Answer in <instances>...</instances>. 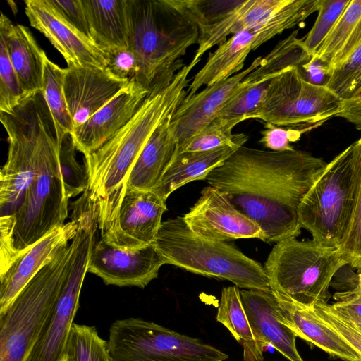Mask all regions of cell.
Segmentation results:
<instances>
[{"label":"cell","mask_w":361,"mask_h":361,"mask_svg":"<svg viewBox=\"0 0 361 361\" xmlns=\"http://www.w3.org/2000/svg\"><path fill=\"white\" fill-rule=\"evenodd\" d=\"M326 164L301 150L274 152L243 145L205 180L259 226L263 241L277 243L300 234V205Z\"/></svg>","instance_id":"obj_1"},{"label":"cell","mask_w":361,"mask_h":361,"mask_svg":"<svg viewBox=\"0 0 361 361\" xmlns=\"http://www.w3.org/2000/svg\"><path fill=\"white\" fill-rule=\"evenodd\" d=\"M195 67L185 65L169 83L150 90L125 126L98 149L84 155L86 190L97 208L101 235L116 222L130 172L141 151L187 97L189 75Z\"/></svg>","instance_id":"obj_2"},{"label":"cell","mask_w":361,"mask_h":361,"mask_svg":"<svg viewBox=\"0 0 361 361\" xmlns=\"http://www.w3.org/2000/svg\"><path fill=\"white\" fill-rule=\"evenodd\" d=\"M129 47L140 66L137 82L149 92L169 82L185 66L181 57L197 44L199 29L167 0H129Z\"/></svg>","instance_id":"obj_3"},{"label":"cell","mask_w":361,"mask_h":361,"mask_svg":"<svg viewBox=\"0 0 361 361\" xmlns=\"http://www.w3.org/2000/svg\"><path fill=\"white\" fill-rule=\"evenodd\" d=\"M152 244L164 264L232 282L238 288L270 290L264 267L233 245L193 233L183 216L161 222Z\"/></svg>","instance_id":"obj_4"},{"label":"cell","mask_w":361,"mask_h":361,"mask_svg":"<svg viewBox=\"0 0 361 361\" xmlns=\"http://www.w3.org/2000/svg\"><path fill=\"white\" fill-rule=\"evenodd\" d=\"M347 264L341 247L325 246L313 239L299 241L292 238L275 245L264 269L276 298L312 307L328 303L332 279Z\"/></svg>","instance_id":"obj_5"},{"label":"cell","mask_w":361,"mask_h":361,"mask_svg":"<svg viewBox=\"0 0 361 361\" xmlns=\"http://www.w3.org/2000/svg\"><path fill=\"white\" fill-rule=\"evenodd\" d=\"M51 118L42 92L0 112L8 142L7 160L0 171V217L14 215L23 203L37 173L42 136Z\"/></svg>","instance_id":"obj_6"},{"label":"cell","mask_w":361,"mask_h":361,"mask_svg":"<svg viewBox=\"0 0 361 361\" xmlns=\"http://www.w3.org/2000/svg\"><path fill=\"white\" fill-rule=\"evenodd\" d=\"M71 243L44 265L0 312V361H25L58 298L71 255Z\"/></svg>","instance_id":"obj_7"},{"label":"cell","mask_w":361,"mask_h":361,"mask_svg":"<svg viewBox=\"0 0 361 361\" xmlns=\"http://www.w3.org/2000/svg\"><path fill=\"white\" fill-rule=\"evenodd\" d=\"M59 152L51 118L42 136L37 173L14 214L13 240L18 257L51 231L66 224L69 197L61 173Z\"/></svg>","instance_id":"obj_8"},{"label":"cell","mask_w":361,"mask_h":361,"mask_svg":"<svg viewBox=\"0 0 361 361\" xmlns=\"http://www.w3.org/2000/svg\"><path fill=\"white\" fill-rule=\"evenodd\" d=\"M355 192L350 145L327 163L302 200L298 210L301 228L319 243L341 247L350 228Z\"/></svg>","instance_id":"obj_9"},{"label":"cell","mask_w":361,"mask_h":361,"mask_svg":"<svg viewBox=\"0 0 361 361\" xmlns=\"http://www.w3.org/2000/svg\"><path fill=\"white\" fill-rule=\"evenodd\" d=\"M111 361H224L216 348L141 318L111 324L107 341Z\"/></svg>","instance_id":"obj_10"},{"label":"cell","mask_w":361,"mask_h":361,"mask_svg":"<svg viewBox=\"0 0 361 361\" xmlns=\"http://www.w3.org/2000/svg\"><path fill=\"white\" fill-rule=\"evenodd\" d=\"M319 0H287L281 7L232 35L209 53L206 63L187 88L190 97L242 71L248 54L275 36L302 23L317 11Z\"/></svg>","instance_id":"obj_11"},{"label":"cell","mask_w":361,"mask_h":361,"mask_svg":"<svg viewBox=\"0 0 361 361\" xmlns=\"http://www.w3.org/2000/svg\"><path fill=\"white\" fill-rule=\"evenodd\" d=\"M343 102L326 86L307 82L299 67L291 66L272 79L250 119L278 126H319L337 116Z\"/></svg>","instance_id":"obj_12"},{"label":"cell","mask_w":361,"mask_h":361,"mask_svg":"<svg viewBox=\"0 0 361 361\" xmlns=\"http://www.w3.org/2000/svg\"><path fill=\"white\" fill-rule=\"evenodd\" d=\"M97 228L88 222L78 225L71 242V255L58 298L40 334L25 361H62L73 319L79 307L80 295Z\"/></svg>","instance_id":"obj_13"},{"label":"cell","mask_w":361,"mask_h":361,"mask_svg":"<svg viewBox=\"0 0 361 361\" xmlns=\"http://www.w3.org/2000/svg\"><path fill=\"white\" fill-rule=\"evenodd\" d=\"M183 219L193 233L209 240L264 239L259 226L239 211L222 192L211 185L203 188L200 197Z\"/></svg>","instance_id":"obj_14"},{"label":"cell","mask_w":361,"mask_h":361,"mask_svg":"<svg viewBox=\"0 0 361 361\" xmlns=\"http://www.w3.org/2000/svg\"><path fill=\"white\" fill-rule=\"evenodd\" d=\"M164 261L153 244L131 250L96 242L87 272L100 277L106 285L145 288L158 276Z\"/></svg>","instance_id":"obj_15"},{"label":"cell","mask_w":361,"mask_h":361,"mask_svg":"<svg viewBox=\"0 0 361 361\" xmlns=\"http://www.w3.org/2000/svg\"><path fill=\"white\" fill-rule=\"evenodd\" d=\"M166 202L152 190L126 188L116 222L102 238L131 250L152 244L167 209Z\"/></svg>","instance_id":"obj_16"},{"label":"cell","mask_w":361,"mask_h":361,"mask_svg":"<svg viewBox=\"0 0 361 361\" xmlns=\"http://www.w3.org/2000/svg\"><path fill=\"white\" fill-rule=\"evenodd\" d=\"M30 25L42 32L60 52L68 67L106 68V56L92 42L68 23L48 0H26Z\"/></svg>","instance_id":"obj_17"},{"label":"cell","mask_w":361,"mask_h":361,"mask_svg":"<svg viewBox=\"0 0 361 361\" xmlns=\"http://www.w3.org/2000/svg\"><path fill=\"white\" fill-rule=\"evenodd\" d=\"M262 58L257 57L247 68L227 79L185 97L171 118V130L178 147L200 133L218 116L241 81L259 66Z\"/></svg>","instance_id":"obj_18"},{"label":"cell","mask_w":361,"mask_h":361,"mask_svg":"<svg viewBox=\"0 0 361 361\" xmlns=\"http://www.w3.org/2000/svg\"><path fill=\"white\" fill-rule=\"evenodd\" d=\"M129 83L116 78L106 68H64L63 92L73 129L86 122Z\"/></svg>","instance_id":"obj_19"},{"label":"cell","mask_w":361,"mask_h":361,"mask_svg":"<svg viewBox=\"0 0 361 361\" xmlns=\"http://www.w3.org/2000/svg\"><path fill=\"white\" fill-rule=\"evenodd\" d=\"M137 82H131L86 122L71 133L77 150L90 154L111 139L137 111L149 94Z\"/></svg>","instance_id":"obj_20"},{"label":"cell","mask_w":361,"mask_h":361,"mask_svg":"<svg viewBox=\"0 0 361 361\" xmlns=\"http://www.w3.org/2000/svg\"><path fill=\"white\" fill-rule=\"evenodd\" d=\"M77 230L76 220L56 228L25 250L0 274V312L4 311L36 274L72 240Z\"/></svg>","instance_id":"obj_21"},{"label":"cell","mask_w":361,"mask_h":361,"mask_svg":"<svg viewBox=\"0 0 361 361\" xmlns=\"http://www.w3.org/2000/svg\"><path fill=\"white\" fill-rule=\"evenodd\" d=\"M240 298L257 340L274 347L290 361H304L295 345L296 335L281 318L279 303L271 290L243 289Z\"/></svg>","instance_id":"obj_22"},{"label":"cell","mask_w":361,"mask_h":361,"mask_svg":"<svg viewBox=\"0 0 361 361\" xmlns=\"http://www.w3.org/2000/svg\"><path fill=\"white\" fill-rule=\"evenodd\" d=\"M0 39L8 51L25 97L42 92L45 52L31 32L22 25H14L1 13Z\"/></svg>","instance_id":"obj_23"},{"label":"cell","mask_w":361,"mask_h":361,"mask_svg":"<svg viewBox=\"0 0 361 361\" xmlns=\"http://www.w3.org/2000/svg\"><path fill=\"white\" fill-rule=\"evenodd\" d=\"M276 300L282 322L297 337L345 361H361V355L318 317L314 307H305L279 298Z\"/></svg>","instance_id":"obj_24"},{"label":"cell","mask_w":361,"mask_h":361,"mask_svg":"<svg viewBox=\"0 0 361 361\" xmlns=\"http://www.w3.org/2000/svg\"><path fill=\"white\" fill-rule=\"evenodd\" d=\"M91 40L104 54L129 48V0H82Z\"/></svg>","instance_id":"obj_25"},{"label":"cell","mask_w":361,"mask_h":361,"mask_svg":"<svg viewBox=\"0 0 361 361\" xmlns=\"http://www.w3.org/2000/svg\"><path fill=\"white\" fill-rule=\"evenodd\" d=\"M171 116L156 129L148 140L130 172L126 188L151 191L158 185L178 147L171 130Z\"/></svg>","instance_id":"obj_26"},{"label":"cell","mask_w":361,"mask_h":361,"mask_svg":"<svg viewBox=\"0 0 361 361\" xmlns=\"http://www.w3.org/2000/svg\"><path fill=\"white\" fill-rule=\"evenodd\" d=\"M238 148L227 146L204 152H176L152 191L166 201L168 197L180 187L192 180L205 179L212 170Z\"/></svg>","instance_id":"obj_27"},{"label":"cell","mask_w":361,"mask_h":361,"mask_svg":"<svg viewBox=\"0 0 361 361\" xmlns=\"http://www.w3.org/2000/svg\"><path fill=\"white\" fill-rule=\"evenodd\" d=\"M287 0H244L217 24L199 30L198 47L191 63L196 66L204 54L219 45L230 35H235L260 20L286 4Z\"/></svg>","instance_id":"obj_28"},{"label":"cell","mask_w":361,"mask_h":361,"mask_svg":"<svg viewBox=\"0 0 361 361\" xmlns=\"http://www.w3.org/2000/svg\"><path fill=\"white\" fill-rule=\"evenodd\" d=\"M361 47V0H350L314 55L331 73Z\"/></svg>","instance_id":"obj_29"},{"label":"cell","mask_w":361,"mask_h":361,"mask_svg":"<svg viewBox=\"0 0 361 361\" xmlns=\"http://www.w3.org/2000/svg\"><path fill=\"white\" fill-rule=\"evenodd\" d=\"M216 319L222 324L243 349V361H263L265 346L252 329L240 298L238 286L224 288Z\"/></svg>","instance_id":"obj_30"},{"label":"cell","mask_w":361,"mask_h":361,"mask_svg":"<svg viewBox=\"0 0 361 361\" xmlns=\"http://www.w3.org/2000/svg\"><path fill=\"white\" fill-rule=\"evenodd\" d=\"M64 69L44 59L42 94L51 113L59 144L71 134L73 124L63 92Z\"/></svg>","instance_id":"obj_31"},{"label":"cell","mask_w":361,"mask_h":361,"mask_svg":"<svg viewBox=\"0 0 361 361\" xmlns=\"http://www.w3.org/2000/svg\"><path fill=\"white\" fill-rule=\"evenodd\" d=\"M274 78H252L247 74L216 118L232 121L237 125L250 119L262 102Z\"/></svg>","instance_id":"obj_32"},{"label":"cell","mask_w":361,"mask_h":361,"mask_svg":"<svg viewBox=\"0 0 361 361\" xmlns=\"http://www.w3.org/2000/svg\"><path fill=\"white\" fill-rule=\"evenodd\" d=\"M168 3L199 30L214 25L224 20L244 0H167Z\"/></svg>","instance_id":"obj_33"},{"label":"cell","mask_w":361,"mask_h":361,"mask_svg":"<svg viewBox=\"0 0 361 361\" xmlns=\"http://www.w3.org/2000/svg\"><path fill=\"white\" fill-rule=\"evenodd\" d=\"M65 354L70 361H111L107 341L94 326L73 323Z\"/></svg>","instance_id":"obj_34"},{"label":"cell","mask_w":361,"mask_h":361,"mask_svg":"<svg viewBox=\"0 0 361 361\" xmlns=\"http://www.w3.org/2000/svg\"><path fill=\"white\" fill-rule=\"evenodd\" d=\"M236 126L233 122L216 118L200 133L177 147L176 152H204L222 147L243 146L248 136L243 133L233 134L232 130Z\"/></svg>","instance_id":"obj_35"},{"label":"cell","mask_w":361,"mask_h":361,"mask_svg":"<svg viewBox=\"0 0 361 361\" xmlns=\"http://www.w3.org/2000/svg\"><path fill=\"white\" fill-rule=\"evenodd\" d=\"M351 145L355 173V201L350 228L341 248L349 265L361 269V137Z\"/></svg>","instance_id":"obj_36"},{"label":"cell","mask_w":361,"mask_h":361,"mask_svg":"<svg viewBox=\"0 0 361 361\" xmlns=\"http://www.w3.org/2000/svg\"><path fill=\"white\" fill-rule=\"evenodd\" d=\"M350 0H319L317 17L302 39V45L312 57L335 26Z\"/></svg>","instance_id":"obj_37"},{"label":"cell","mask_w":361,"mask_h":361,"mask_svg":"<svg viewBox=\"0 0 361 361\" xmlns=\"http://www.w3.org/2000/svg\"><path fill=\"white\" fill-rule=\"evenodd\" d=\"M343 100L361 93V47L338 68L334 70L326 85Z\"/></svg>","instance_id":"obj_38"},{"label":"cell","mask_w":361,"mask_h":361,"mask_svg":"<svg viewBox=\"0 0 361 361\" xmlns=\"http://www.w3.org/2000/svg\"><path fill=\"white\" fill-rule=\"evenodd\" d=\"M75 147L71 134L66 135L60 145L59 159L61 173L68 197L82 194L87 188V175L85 165L75 157Z\"/></svg>","instance_id":"obj_39"},{"label":"cell","mask_w":361,"mask_h":361,"mask_svg":"<svg viewBox=\"0 0 361 361\" xmlns=\"http://www.w3.org/2000/svg\"><path fill=\"white\" fill-rule=\"evenodd\" d=\"M25 98L6 47L0 39V112L11 111Z\"/></svg>","instance_id":"obj_40"},{"label":"cell","mask_w":361,"mask_h":361,"mask_svg":"<svg viewBox=\"0 0 361 361\" xmlns=\"http://www.w3.org/2000/svg\"><path fill=\"white\" fill-rule=\"evenodd\" d=\"M264 130L261 132L259 142L274 152H286L294 149L291 143L299 141L302 135L318 126H301L296 128H283L270 123H264Z\"/></svg>","instance_id":"obj_41"},{"label":"cell","mask_w":361,"mask_h":361,"mask_svg":"<svg viewBox=\"0 0 361 361\" xmlns=\"http://www.w3.org/2000/svg\"><path fill=\"white\" fill-rule=\"evenodd\" d=\"M314 310L319 318L361 355V331L354 323L341 317L328 303H318Z\"/></svg>","instance_id":"obj_42"},{"label":"cell","mask_w":361,"mask_h":361,"mask_svg":"<svg viewBox=\"0 0 361 361\" xmlns=\"http://www.w3.org/2000/svg\"><path fill=\"white\" fill-rule=\"evenodd\" d=\"M106 68L116 78L137 82L140 74L138 61L131 49H117L105 54Z\"/></svg>","instance_id":"obj_43"},{"label":"cell","mask_w":361,"mask_h":361,"mask_svg":"<svg viewBox=\"0 0 361 361\" xmlns=\"http://www.w3.org/2000/svg\"><path fill=\"white\" fill-rule=\"evenodd\" d=\"M48 1L68 23L91 40L89 23L82 0Z\"/></svg>","instance_id":"obj_44"},{"label":"cell","mask_w":361,"mask_h":361,"mask_svg":"<svg viewBox=\"0 0 361 361\" xmlns=\"http://www.w3.org/2000/svg\"><path fill=\"white\" fill-rule=\"evenodd\" d=\"M331 307L341 317L355 324H361V286L337 291Z\"/></svg>","instance_id":"obj_45"},{"label":"cell","mask_w":361,"mask_h":361,"mask_svg":"<svg viewBox=\"0 0 361 361\" xmlns=\"http://www.w3.org/2000/svg\"><path fill=\"white\" fill-rule=\"evenodd\" d=\"M15 227V216L0 217L1 265L0 274L6 271L18 257L13 247V234Z\"/></svg>","instance_id":"obj_46"},{"label":"cell","mask_w":361,"mask_h":361,"mask_svg":"<svg viewBox=\"0 0 361 361\" xmlns=\"http://www.w3.org/2000/svg\"><path fill=\"white\" fill-rule=\"evenodd\" d=\"M302 78L308 82L325 86L331 72L327 66L315 56H312L309 61L299 67Z\"/></svg>","instance_id":"obj_47"},{"label":"cell","mask_w":361,"mask_h":361,"mask_svg":"<svg viewBox=\"0 0 361 361\" xmlns=\"http://www.w3.org/2000/svg\"><path fill=\"white\" fill-rule=\"evenodd\" d=\"M336 117L345 119L357 130H361V95L343 100L342 109Z\"/></svg>","instance_id":"obj_48"},{"label":"cell","mask_w":361,"mask_h":361,"mask_svg":"<svg viewBox=\"0 0 361 361\" xmlns=\"http://www.w3.org/2000/svg\"><path fill=\"white\" fill-rule=\"evenodd\" d=\"M62 361H70L68 356L65 354Z\"/></svg>","instance_id":"obj_49"},{"label":"cell","mask_w":361,"mask_h":361,"mask_svg":"<svg viewBox=\"0 0 361 361\" xmlns=\"http://www.w3.org/2000/svg\"><path fill=\"white\" fill-rule=\"evenodd\" d=\"M358 277H359V282L361 286V272L360 274H358Z\"/></svg>","instance_id":"obj_50"},{"label":"cell","mask_w":361,"mask_h":361,"mask_svg":"<svg viewBox=\"0 0 361 361\" xmlns=\"http://www.w3.org/2000/svg\"><path fill=\"white\" fill-rule=\"evenodd\" d=\"M355 325H356V326H357V328L361 331V324H357H357H355Z\"/></svg>","instance_id":"obj_51"},{"label":"cell","mask_w":361,"mask_h":361,"mask_svg":"<svg viewBox=\"0 0 361 361\" xmlns=\"http://www.w3.org/2000/svg\"><path fill=\"white\" fill-rule=\"evenodd\" d=\"M360 94H361V93H360Z\"/></svg>","instance_id":"obj_52"}]
</instances>
